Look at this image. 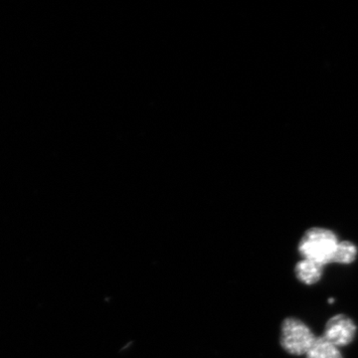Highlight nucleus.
Here are the masks:
<instances>
[{
    "instance_id": "nucleus-1",
    "label": "nucleus",
    "mask_w": 358,
    "mask_h": 358,
    "mask_svg": "<svg viewBox=\"0 0 358 358\" xmlns=\"http://www.w3.org/2000/svg\"><path fill=\"white\" fill-rule=\"evenodd\" d=\"M338 235L327 228L308 229L299 243L301 258L327 266L334 262V254L339 244Z\"/></svg>"
},
{
    "instance_id": "nucleus-2",
    "label": "nucleus",
    "mask_w": 358,
    "mask_h": 358,
    "mask_svg": "<svg viewBox=\"0 0 358 358\" xmlns=\"http://www.w3.org/2000/svg\"><path fill=\"white\" fill-rule=\"evenodd\" d=\"M317 336L303 322L296 317H287L282 322L280 343L289 355L301 357L306 355L312 348Z\"/></svg>"
},
{
    "instance_id": "nucleus-3",
    "label": "nucleus",
    "mask_w": 358,
    "mask_h": 358,
    "mask_svg": "<svg viewBox=\"0 0 358 358\" xmlns=\"http://www.w3.org/2000/svg\"><path fill=\"white\" fill-rule=\"evenodd\" d=\"M357 331V326L352 319L339 313L327 320L322 336L336 348H341L352 343Z\"/></svg>"
},
{
    "instance_id": "nucleus-4",
    "label": "nucleus",
    "mask_w": 358,
    "mask_h": 358,
    "mask_svg": "<svg viewBox=\"0 0 358 358\" xmlns=\"http://www.w3.org/2000/svg\"><path fill=\"white\" fill-rule=\"evenodd\" d=\"M322 273H324V266L307 259H301L294 266L296 279L308 286L317 284L322 279Z\"/></svg>"
},
{
    "instance_id": "nucleus-5",
    "label": "nucleus",
    "mask_w": 358,
    "mask_h": 358,
    "mask_svg": "<svg viewBox=\"0 0 358 358\" xmlns=\"http://www.w3.org/2000/svg\"><path fill=\"white\" fill-rule=\"evenodd\" d=\"M306 358H343L338 348L322 336H317L315 343L306 355Z\"/></svg>"
},
{
    "instance_id": "nucleus-6",
    "label": "nucleus",
    "mask_w": 358,
    "mask_h": 358,
    "mask_svg": "<svg viewBox=\"0 0 358 358\" xmlns=\"http://www.w3.org/2000/svg\"><path fill=\"white\" fill-rule=\"evenodd\" d=\"M358 255V249L357 245L352 241L339 242L336 254L334 257V262L336 264H343V265H350L357 260Z\"/></svg>"
},
{
    "instance_id": "nucleus-7",
    "label": "nucleus",
    "mask_w": 358,
    "mask_h": 358,
    "mask_svg": "<svg viewBox=\"0 0 358 358\" xmlns=\"http://www.w3.org/2000/svg\"><path fill=\"white\" fill-rule=\"evenodd\" d=\"M329 303H333L334 300V299H329Z\"/></svg>"
}]
</instances>
